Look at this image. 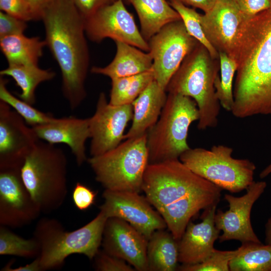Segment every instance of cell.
Masks as SVG:
<instances>
[{"mask_svg": "<svg viewBox=\"0 0 271 271\" xmlns=\"http://www.w3.org/2000/svg\"><path fill=\"white\" fill-rule=\"evenodd\" d=\"M8 80L0 75V100L8 104L31 127L53 120L52 114L43 112L26 101L14 95L7 88Z\"/></svg>", "mask_w": 271, "mask_h": 271, "instance_id": "29", "label": "cell"}, {"mask_svg": "<svg viewBox=\"0 0 271 271\" xmlns=\"http://www.w3.org/2000/svg\"><path fill=\"white\" fill-rule=\"evenodd\" d=\"M240 10L249 18L271 8V0H234Z\"/></svg>", "mask_w": 271, "mask_h": 271, "instance_id": "38", "label": "cell"}, {"mask_svg": "<svg viewBox=\"0 0 271 271\" xmlns=\"http://www.w3.org/2000/svg\"><path fill=\"white\" fill-rule=\"evenodd\" d=\"M39 140L33 127L0 100V169H21Z\"/></svg>", "mask_w": 271, "mask_h": 271, "instance_id": "16", "label": "cell"}, {"mask_svg": "<svg viewBox=\"0 0 271 271\" xmlns=\"http://www.w3.org/2000/svg\"><path fill=\"white\" fill-rule=\"evenodd\" d=\"M217 205L205 209L198 223L190 221L178 240L179 262L194 264L207 258L214 250V243L220 230L215 226L214 217Z\"/></svg>", "mask_w": 271, "mask_h": 271, "instance_id": "19", "label": "cell"}, {"mask_svg": "<svg viewBox=\"0 0 271 271\" xmlns=\"http://www.w3.org/2000/svg\"><path fill=\"white\" fill-rule=\"evenodd\" d=\"M41 213L23 181L21 169H0V224L22 227Z\"/></svg>", "mask_w": 271, "mask_h": 271, "instance_id": "15", "label": "cell"}, {"mask_svg": "<svg viewBox=\"0 0 271 271\" xmlns=\"http://www.w3.org/2000/svg\"><path fill=\"white\" fill-rule=\"evenodd\" d=\"M199 118L192 98L168 93L158 121L147 132L149 164L179 159L190 148L187 142L189 127Z\"/></svg>", "mask_w": 271, "mask_h": 271, "instance_id": "6", "label": "cell"}, {"mask_svg": "<svg viewBox=\"0 0 271 271\" xmlns=\"http://www.w3.org/2000/svg\"><path fill=\"white\" fill-rule=\"evenodd\" d=\"M27 22L1 11L0 38L24 34L27 28Z\"/></svg>", "mask_w": 271, "mask_h": 271, "instance_id": "36", "label": "cell"}, {"mask_svg": "<svg viewBox=\"0 0 271 271\" xmlns=\"http://www.w3.org/2000/svg\"><path fill=\"white\" fill-rule=\"evenodd\" d=\"M72 196L76 208L83 211L89 208L94 203L96 193L78 182L73 189Z\"/></svg>", "mask_w": 271, "mask_h": 271, "instance_id": "37", "label": "cell"}, {"mask_svg": "<svg viewBox=\"0 0 271 271\" xmlns=\"http://www.w3.org/2000/svg\"><path fill=\"white\" fill-rule=\"evenodd\" d=\"M271 174V164L265 168L259 174V177L263 179Z\"/></svg>", "mask_w": 271, "mask_h": 271, "instance_id": "44", "label": "cell"}, {"mask_svg": "<svg viewBox=\"0 0 271 271\" xmlns=\"http://www.w3.org/2000/svg\"><path fill=\"white\" fill-rule=\"evenodd\" d=\"M0 9L26 22L41 20L40 14L28 0H0Z\"/></svg>", "mask_w": 271, "mask_h": 271, "instance_id": "34", "label": "cell"}, {"mask_svg": "<svg viewBox=\"0 0 271 271\" xmlns=\"http://www.w3.org/2000/svg\"><path fill=\"white\" fill-rule=\"evenodd\" d=\"M182 20L167 24L148 42L155 80L166 90L171 79L195 45Z\"/></svg>", "mask_w": 271, "mask_h": 271, "instance_id": "10", "label": "cell"}, {"mask_svg": "<svg viewBox=\"0 0 271 271\" xmlns=\"http://www.w3.org/2000/svg\"><path fill=\"white\" fill-rule=\"evenodd\" d=\"M231 271H271V245L245 242L229 262Z\"/></svg>", "mask_w": 271, "mask_h": 271, "instance_id": "27", "label": "cell"}, {"mask_svg": "<svg viewBox=\"0 0 271 271\" xmlns=\"http://www.w3.org/2000/svg\"><path fill=\"white\" fill-rule=\"evenodd\" d=\"M104 202L99 207L108 218L125 220L148 239L157 230L165 229L167 224L146 197L139 193L104 190Z\"/></svg>", "mask_w": 271, "mask_h": 271, "instance_id": "12", "label": "cell"}, {"mask_svg": "<svg viewBox=\"0 0 271 271\" xmlns=\"http://www.w3.org/2000/svg\"><path fill=\"white\" fill-rule=\"evenodd\" d=\"M147 133L126 139L116 148L87 162L105 190L140 193L149 164Z\"/></svg>", "mask_w": 271, "mask_h": 271, "instance_id": "7", "label": "cell"}, {"mask_svg": "<svg viewBox=\"0 0 271 271\" xmlns=\"http://www.w3.org/2000/svg\"><path fill=\"white\" fill-rule=\"evenodd\" d=\"M134 8L141 24V33L149 40L167 24L182 20L167 0H127Z\"/></svg>", "mask_w": 271, "mask_h": 271, "instance_id": "23", "label": "cell"}, {"mask_svg": "<svg viewBox=\"0 0 271 271\" xmlns=\"http://www.w3.org/2000/svg\"><path fill=\"white\" fill-rule=\"evenodd\" d=\"M233 151L222 145L213 146L210 150L190 148L179 160L194 173L222 189L238 193L253 183L256 167L248 159L233 158Z\"/></svg>", "mask_w": 271, "mask_h": 271, "instance_id": "9", "label": "cell"}, {"mask_svg": "<svg viewBox=\"0 0 271 271\" xmlns=\"http://www.w3.org/2000/svg\"><path fill=\"white\" fill-rule=\"evenodd\" d=\"M222 189L194 173L179 159L149 164L142 191L179 240L191 218L217 205Z\"/></svg>", "mask_w": 271, "mask_h": 271, "instance_id": "1", "label": "cell"}, {"mask_svg": "<svg viewBox=\"0 0 271 271\" xmlns=\"http://www.w3.org/2000/svg\"><path fill=\"white\" fill-rule=\"evenodd\" d=\"M94 268L98 271H134L124 260L112 255L103 250L98 251L94 258Z\"/></svg>", "mask_w": 271, "mask_h": 271, "instance_id": "35", "label": "cell"}, {"mask_svg": "<svg viewBox=\"0 0 271 271\" xmlns=\"http://www.w3.org/2000/svg\"><path fill=\"white\" fill-rule=\"evenodd\" d=\"M55 73L50 69L40 68L38 65H8L0 71V75L11 77L21 88L20 99L33 105L36 102L35 91L42 82L52 80Z\"/></svg>", "mask_w": 271, "mask_h": 271, "instance_id": "26", "label": "cell"}, {"mask_svg": "<svg viewBox=\"0 0 271 271\" xmlns=\"http://www.w3.org/2000/svg\"><path fill=\"white\" fill-rule=\"evenodd\" d=\"M107 219L104 212L100 210L93 219L72 231H65L55 219H40L33 236L40 246L38 257L41 271L62 267L65 259L73 254H83L90 260L93 259L101 245Z\"/></svg>", "mask_w": 271, "mask_h": 271, "instance_id": "5", "label": "cell"}, {"mask_svg": "<svg viewBox=\"0 0 271 271\" xmlns=\"http://www.w3.org/2000/svg\"><path fill=\"white\" fill-rule=\"evenodd\" d=\"M148 239L129 223L117 217L108 218L104 228L103 250L121 258L136 270L148 271Z\"/></svg>", "mask_w": 271, "mask_h": 271, "instance_id": "17", "label": "cell"}, {"mask_svg": "<svg viewBox=\"0 0 271 271\" xmlns=\"http://www.w3.org/2000/svg\"><path fill=\"white\" fill-rule=\"evenodd\" d=\"M33 6L35 9L40 14L43 8L51 0H28Z\"/></svg>", "mask_w": 271, "mask_h": 271, "instance_id": "42", "label": "cell"}, {"mask_svg": "<svg viewBox=\"0 0 271 271\" xmlns=\"http://www.w3.org/2000/svg\"><path fill=\"white\" fill-rule=\"evenodd\" d=\"M81 15L86 19L100 9L117 0H73Z\"/></svg>", "mask_w": 271, "mask_h": 271, "instance_id": "39", "label": "cell"}, {"mask_svg": "<svg viewBox=\"0 0 271 271\" xmlns=\"http://www.w3.org/2000/svg\"><path fill=\"white\" fill-rule=\"evenodd\" d=\"M133 117L132 104L113 105L104 93L98 96L96 110L89 117L91 157L102 155L118 146L124 140V132Z\"/></svg>", "mask_w": 271, "mask_h": 271, "instance_id": "14", "label": "cell"}, {"mask_svg": "<svg viewBox=\"0 0 271 271\" xmlns=\"http://www.w3.org/2000/svg\"><path fill=\"white\" fill-rule=\"evenodd\" d=\"M40 252V246L33 236L24 238L7 227L0 225V254L14 255L27 258H36Z\"/></svg>", "mask_w": 271, "mask_h": 271, "instance_id": "30", "label": "cell"}, {"mask_svg": "<svg viewBox=\"0 0 271 271\" xmlns=\"http://www.w3.org/2000/svg\"><path fill=\"white\" fill-rule=\"evenodd\" d=\"M2 270L4 271H41L40 265L39 258L38 257L34 258V260L31 263L26 264L24 266H20L18 267L12 268L11 263L7 264Z\"/></svg>", "mask_w": 271, "mask_h": 271, "instance_id": "41", "label": "cell"}, {"mask_svg": "<svg viewBox=\"0 0 271 271\" xmlns=\"http://www.w3.org/2000/svg\"><path fill=\"white\" fill-rule=\"evenodd\" d=\"M170 4L180 15L189 34L201 43L212 57H215L217 53L204 33L201 23V15L178 1H171Z\"/></svg>", "mask_w": 271, "mask_h": 271, "instance_id": "32", "label": "cell"}, {"mask_svg": "<svg viewBox=\"0 0 271 271\" xmlns=\"http://www.w3.org/2000/svg\"><path fill=\"white\" fill-rule=\"evenodd\" d=\"M249 19L234 0H217L211 10L201 15V23L206 37L214 46L232 52L242 28Z\"/></svg>", "mask_w": 271, "mask_h": 271, "instance_id": "18", "label": "cell"}, {"mask_svg": "<svg viewBox=\"0 0 271 271\" xmlns=\"http://www.w3.org/2000/svg\"><path fill=\"white\" fill-rule=\"evenodd\" d=\"M170 2L173 0H169ZM185 5H189L203 11L208 12L214 6L217 0H177Z\"/></svg>", "mask_w": 271, "mask_h": 271, "instance_id": "40", "label": "cell"}, {"mask_svg": "<svg viewBox=\"0 0 271 271\" xmlns=\"http://www.w3.org/2000/svg\"><path fill=\"white\" fill-rule=\"evenodd\" d=\"M265 244L271 245V217L265 224Z\"/></svg>", "mask_w": 271, "mask_h": 271, "instance_id": "43", "label": "cell"}, {"mask_svg": "<svg viewBox=\"0 0 271 271\" xmlns=\"http://www.w3.org/2000/svg\"><path fill=\"white\" fill-rule=\"evenodd\" d=\"M236 252L237 249L225 251L214 249L203 261L194 264H182L178 268L182 271H229V262Z\"/></svg>", "mask_w": 271, "mask_h": 271, "instance_id": "33", "label": "cell"}, {"mask_svg": "<svg viewBox=\"0 0 271 271\" xmlns=\"http://www.w3.org/2000/svg\"><path fill=\"white\" fill-rule=\"evenodd\" d=\"M147 256L148 271L175 270L178 267V240L170 232L156 230L148 239Z\"/></svg>", "mask_w": 271, "mask_h": 271, "instance_id": "24", "label": "cell"}, {"mask_svg": "<svg viewBox=\"0 0 271 271\" xmlns=\"http://www.w3.org/2000/svg\"><path fill=\"white\" fill-rule=\"evenodd\" d=\"M233 50L237 73L232 114L271 115V8L245 22Z\"/></svg>", "mask_w": 271, "mask_h": 271, "instance_id": "2", "label": "cell"}, {"mask_svg": "<svg viewBox=\"0 0 271 271\" xmlns=\"http://www.w3.org/2000/svg\"><path fill=\"white\" fill-rule=\"evenodd\" d=\"M266 185L264 181H254L241 196L225 194L229 209L225 212L217 210L214 217L216 227L222 231L218 238L220 242L230 240H238L242 243L261 242L252 227L250 213L254 203L264 192Z\"/></svg>", "mask_w": 271, "mask_h": 271, "instance_id": "13", "label": "cell"}, {"mask_svg": "<svg viewBox=\"0 0 271 271\" xmlns=\"http://www.w3.org/2000/svg\"><path fill=\"white\" fill-rule=\"evenodd\" d=\"M154 80L152 68L137 75L112 79L109 103L113 105L132 104Z\"/></svg>", "mask_w": 271, "mask_h": 271, "instance_id": "28", "label": "cell"}, {"mask_svg": "<svg viewBox=\"0 0 271 271\" xmlns=\"http://www.w3.org/2000/svg\"><path fill=\"white\" fill-rule=\"evenodd\" d=\"M220 62V79L215 82L216 95L220 105L225 110L231 111L234 102L232 83L235 72L237 69L235 60L225 52L219 54Z\"/></svg>", "mask_w": 271, "mask_h": 271, "instance_id": "31", "label": "cell"}, {"mask_svg": "<svg viewBox=\"0 0 271 271\" xmlns=\"http://www.w3.org/2000/svg\"><path fill=\"white\" fill-rule=\"evenodd\" d=\"M45 46V40L39 37L22 34L0 38L1 50L9 65H38Z\"/></svg>", "mask_w": 271, "mask_h": 271, "instance_id": "25", "label": "cell"}, {"mask_svg": "<svg viewBox=\"0 0 271 271\" xmlns=\"http://www.w3.org/2000/svg\"><path fill=\"white\" fill-rule=\"evenodd\" d=\"M32 127L38 139L42 141L54 145H67L78 166H81L87 160L85 143L90 138L89 117H55L51 122Z\"/></svg>", "mask_w": 271, "mask_h": 271, "instance_id": "20", "label": "cell"}, {"mask_svg": "<svg viewBox=\"0 0 271 271\" xmlns=\"http://www.w3.org/2000/svg\"><path fill=\"white\" fill-rule=\"evenodd\" d=\"M86 37L100 43L106 38L123 42L149 52L148 42L139 31L133 16L126 9L123 0H117L85 19Z\"/></svg>", "mask_w": 271, "mask_h": 271, "instance_id": "11", "label": "cell"}, {"mask_svg": "<svg viewBox=\"0 0 271 271\" xmlns=\"http://www.w3.org/2000/svg\"><path fill=\"white\" fill-rule=\"evenodd\" d=\"M116 53L113 60L107 66L92 67V73L100 74L112 79L137 75L152 69L153 58L148 52L128 44L116 41Z\"/></svg>", "mask_w": 271, "mask_h": 271, "instance_id": "22", "label": "cell"}, {"mask_svg": "<svg viewBox=\"0 0 271 271\" xmlns=\"http://www.w3.org/2000/svg\"><path fill=\"white\" fill-rule=\"evenodd\" d=\"M45 41L60 68L62 90L71 110L87 96L89 53L85 19L73 0H51L41 13Z\"/></svg>", "mask_w": 271, "mask_h": 271, "instance_id": "3", "label": "cell"}, {"mask_svg": "<svg viewBox=\"0 0 271 271\" xmlns=\"http://www.w3.org/2000/svg\"><path fill=\"white\" fill-rule=\"evenodd\" d=\"M217 78L204 52L198 50L190 55L168 83V93L179 94L192 98L199 113L197 127L204 130L215 127L220 104L214 90Z\"/></svg>", "mask_w": 271, "mask_h": 271, "instance_id": "8", "label": "cell"}, {"mask_svg": "<svg viewBox=\"0 0 271 271\" xmlns=\"http://www.w3.org/2000/svg\"><path fill=\"white\" fill-rule=\"evenodd\" d=\"M166 92L154 80L134 100L132 124L124 140L146 134L156 124L166 103Z\"/></svg>", "mask_w": 271, "mask_h": 271, "instance_id": "21", "label": "cell"}, {"mask_svg": "<svg viewBox=\"0 0 271 271\" xmlns=\"http://www.w3.org/2000/svg\"><path fill=\"white\" fill-rule=\"evenodd\" d=\"M68 161L63 150L39 140L21 169L24 183L41 213L58 209L68 194Z\"/></svg>", "mask_w": 271, "mask_h": 271, "instance_id": "4", "label": "cell"}]
</instances>
